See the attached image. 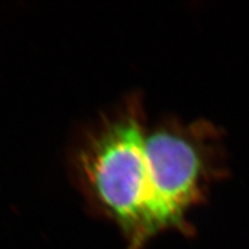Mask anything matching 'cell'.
I'll use <instances>...</instances> for the list:
<instances>
[{"instance_id":"6da1fadb","label":"cell","mask_w":249,"mask_h":249,"mask_svg":"<svg viewBox=\"0 0 249 249\" xmlns=\"http://www.w3.org/2000/svg\"><path fill=\"white\" fill-rule=\"evenodd\" d=\"M149 120L133 92L81 130L70 156L74 185L91 213L113 223L128 249L156 235L144 139Z\"/></svg>"},{"instance_id":"7a4b0ae2","label":"cell","mask_w":249,"mask_h":249,"mask_svg":"<svg viewBox=\"0 0 249 249\" xmlns=\"http://www.w3.org/2000/svg\"><path fill=\"white\" fill-rule=\"evenodd\" d=\"M156 235L189 232L187 216L220 176L219 136L207 121L165 117L148 124L144 139Z\"/></svg>"}]
</instances>
